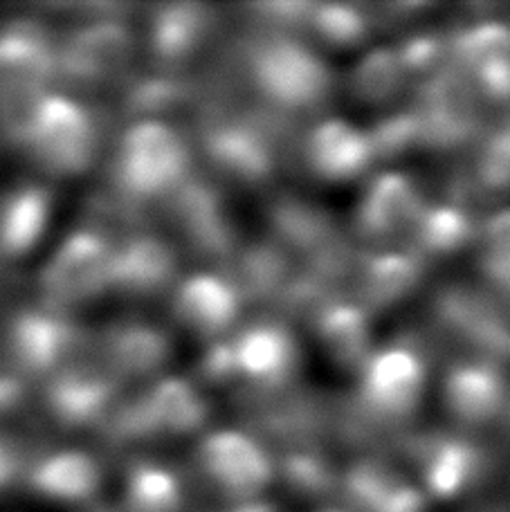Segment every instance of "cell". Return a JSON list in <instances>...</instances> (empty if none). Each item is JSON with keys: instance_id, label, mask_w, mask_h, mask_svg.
I'll return each instance as SVG.
<instances>
[{"instance_id": "8", "label": "cell", "mask_w": 510, "mask_h": 512, "mask_svg": "<svg viewBox=\"0 0 510 512\" xmlns=\"http://www.w3.org/2000/svg\"><path fill=\"white\" fill-rule=\"evenodd\" d=\"M129 504L135 512H171L178 506L176 481L167 470L144 465L129 479Z\"/></svg>"}, {"instance_id": "3", "label": "cell", "mask_w": 510, "mask_h": 512, "mask_svg": "<svg viewBox=\"0 0 510 512\" xmlns=\"http://www.w3.org/2000/svg\"><path fill=\"white\" fill-rule=\"evenodd\" d=\"M45 286L59 301H81L113 286V252L95 234H77L61 245L45 272Z\"/></svg>"}, {"instance_id": "6", "label": "cell", "mask_w": 510, "mask_h": 512, "mask_svg": "<svg viewBox=\"0 0 510 512\" xmlns=\"http://www.w3.org/2000/svg\"><path fill=\"white\" fill-rule=\"evenodd\" d=\"M75 333L61 317L43 310L25 313L14 326V351L27 369L48 371L66 358Z\"/></svg>"}, {"instance_id": "7", "label": "cell", "mask_w": 510, "mask_h": 512, "mask_svg": "<svg viewBox=\"0 0 510 512\" xmlns=\"http://www.w3.org/2000/svg\"><path fill=\"white\" fill-rule=\"evenodd\" d=\"M48 70L50 52L34 32L14 30L0 36V93L39 88Z\"/></svg>"}, {"instance_id": "10", "label": "cell", "mask_w": 510, "mask_h": 512, "mask_svg": "<svg viewBox=\"0 0 510 512\" xmlns=\"http://www.w3.org/2000/svg\"><path fill=\"white\" fill-rule=\"evenodd\" d=\"M207 465L214 477L227 488L248 490L261 481V470L257 468V463L245 461L243 456L236 459L234 447L223 441H216L207 447Z\"/></svg>"}, {"instance_id": "11", "label": "cell", "mask_w": 510, "mask_h": 512, "mask_svg": "<svg viewBox=\"0 0 510 512\" xmlns=\"http://www.w3.org/2000/svg\"><path fill=\"white\" fill-rule=\"evenodd\" d=\"M14 474V456L9 447L0 441V490H3Z\"/></svg>"}, {"instance_id": "9", "label": "cell", "mask_w": 510, "mask_h": 512, "mask_svg": "<svg viewBox=\"0 0 510 512\" xmlns=\"http://www.w3.org/2000/svg\"><path fill=\"white\" fill-rule=\"evenodd\" d=\"M108 389L97 376H68L54 387V407L68 420H86L106 402Z\"/></svg>"}, {"instance_id": "1", "label": "cell", "mask_w": 510, "mask_h": 512, "mask_svg": "<svg viewBox=\"0 0 510 512\" xmlns=\"http://www.w3.org/2000/svg\"><path fill=\"white\" fill-rule=\"evenodd\" d=\"M25 137L36 158L59 176H77L95 158L93 117L66 95H43L25 115Z\"/></svg>"}, {"instance_id": "4", "label": "cell", "mask_w": 510, "mask_h": 512, "mask_svg": "<svg viewBox=\"0 0 510 512\" xmlns=\"http://www.w3.org/2000/svg\"><path fill=\"white\" fill-rule=\"evenodd\" d=\"M32 486L41 497L59 504H81L102 486V470L95 456L81 450H59L36 465Z\"/></svg>"}, {"instance_id": "5", "label": "cell", "mask_w": 510, "mask_h": 512, "mask_svg": "<svg viewBox=\"0 0 510 512\" xmlns=\"http://www.w3.org/2000/svg\"><path fill=\"white\" fill-rule=\"evenodd\" d=\"M52 196L43 187L27 185L14 191L0 209V248L9 256L30 254L48 234Z\"/></svg>"}, {"instance_id": "2", "label": "cell", "mask_w": 510, "mask_h": 512, "mask_svg": "<svg viewBox=\"0 0 510 512\" xmlns=\"http://www.w3.org/2000/svg\"><path fill=\"white\" fill-rule=\"evenodd\" d=\"M182 169L178 137L167 126L142 122L124 133L117 151V178L135 196H156Z\"/></svg>"}]
</instances>
